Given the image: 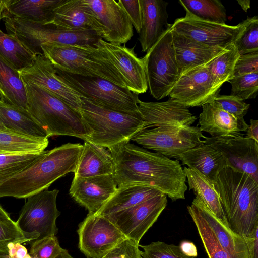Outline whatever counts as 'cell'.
I'll list each match as a JSON object with an SVG mask.
<instances>
[{
  "label": "cell",
  "instance_id": "obj_9",
  "mask_svg": "<svg viewBox=\"0 0 258 258\" xmlns=\"http://www.w3.org/2000/svg\"><path fill=\"white\" fill-rule=\"evenodd\" d=\"M151 95L160 100L168 96L180 77L172 42L171 24L142 58Z\"/></svg>",
  "mask_w": 258,
  "mask_h": 258
},
{
  "label": "cell",
  "instance_id": "obj_19",
  "mask_svg": "<svg viewBox=\"0 0 258 258\" xmlns=\"http://www.w3.org/2000/svg\"><path fill=\"white\" fill-rule=\"evenodd\" d=\"M102 28L101 38L114 44L128 42L133 36V25L126 13L114 0H83Z\"/></svg>",
  "mask_w": 258,
  "mask_h": 258
},
{
  "label": "cell",
  "instance_id": "obj_1",
  "mask_svg": "<svg viewBox=\"0 0 258 258\" xmlns=\"http://www.w3.org/2000/svg\"><path fill=\"white\" fill-rule=\"evenodd\" d=\"M108 150L114 159L113 175L118 186H152L173 202L185 199L186 178L179 160L149 151L130 142Z\"/></svg>",
  "mask_w": 258,
  "mask_h": 258
},
{
  "label": "cell",
  "instance_id": "obj_33",
  "mask_svg": "<svg viewBox=\"0 0 258 258\" xmlns=\"http://www.w3.org/2000/svg\"><path fill=\"white\" fill-rule=\"evenodd\" d=\"M183 169L189 190H192L196 197L199 198L219 219L227 223L214 183L195 170L186 167Z\"/></svg>",
  "mask_w": 258,
  "mask_h": 258
},
{
  "label": "cell",
  "instance_id": "obj_32",
  "mask_svg": "<svg viewBox=\"0 0 258 258\" xmlns=\"http://www.w3.org/2000/svg\"><path fill=\"white\" fill-rule=\"evenodd\" d=\"M0 121L9 130L34 137L48 138L45 131L27 110L11 105L1 100Z\"/></svg>",
  "mask_w": 258,
  "mask_h": 258
},
{
  "label": "cell",
  "instance_id": "obj_5",
  "mask_svg": "<svg viewBox=\"0 0 258 258\" xmlns=\"http://www.w3.org/2000/svg\"><path fill=\"white\" fill-rule=\"evenodd\" d=\"M79 111L90 135L85 141L110 149L129 142L144 128L142 116L107 109L81 98Z\"/></svg>",
  "mask_w": 258,
  "mask_h": 258
},
{
  "label": "cell",
  "instance_id": "obj_7",
  "mask_svg": "<svg viewBox=\"0 0 258 258\" xmlns=\"http://www.w3.org/2000/svg\"><path fill=\"white\" fill-rule=\"evenodd\" d=\"M3 21L8 33L14 35L35 55L42 54L40 47L43 45H94L101 38L91 30L69 31L13 17H7Z\"/></svg>",
  "mask_w": 258,
  "mask_h": 258
},
{
  "label": "cell",
  "instance_id": "obj_14",
  "mask_svg": "<svg viewBox=\"0 0 258 258\" xmlns=\"http://www.w3.org/2000/svg\"><path fill=\"white\" fill-rule=\"evenodd\" d=\"M167 197L163 193L132 207L103 216L112 222L126 238L139 243L166 208Z\"/></svg>",
  "mask_w": 258,
  "mask_h": 258
},
{
  "label": "cell",
  "instance_id": "obj_44",
  "mask_svg": "<svg viewBox=\"0 0 258 258\" xmlns=\"http://www.w3.org/2000/svg\"><path fill=\"white\" fill-rule=\"evenodd\" d=\"M62 250L54 235L34 240L29 253L33 258H56Z\"/></svg>",
  "mask_w": 258,
  "mask_h": 258
},
{
  "label": "cell",
  "instance_id": "obj_36",
  "mask_svg": "<svg viewBox=\"0 0 258 258\" xmlns=\"http://www.w3.org/2000/svg\"><path fill=\"white\" fill-rule=\"evenodd\" d=\"M187 209L209 258H231L222 247L214 232L195 205L191 203Z\"/></svg>",
  "mask_w": 258,
  "mask_h": 258
},
{
  "label": "cell",
  "instance_id": "obj_37",
  "mask_svg": "<svg viewBox=\"0 0 258 258\" xmlns=\"http://www.w3.org/2000/svg\"><path fill=\"white\" fill-rule=\"evenodd\" d=\"M240 55L234 43L206 64L214 79L215 85L219 88L233 77L235 64Z\"/></svg>",
  "mask_w": 258,
  "mask_h": 258
},
{
  "label": "cell",
  "instance_id": "obj_45",
  "mask_svg": "<svg viewBox=\"0 0 258 258\" xmlns=\"http://www.w3.org/2000/svg\"><path fill=\"white\" fill-rule=\"evenodd\" d=\"M222 109L232 115L237 119L244 120L250 106L244 100L231 95H218L213 100Z\"/></svg>",
  "mask_w": 258,
  "mask_h": 258
},
{
  "label": "cell",
  "instance_id": "obj_55",
  "mask_svg": "<svg viewBox=\"0 0 258 258\" xmlns=\"http://www.w3.org/2000/svg\"><path fill=\"white\" fill-rule=\"evenodd\" d=\"M11 220L9 214L0 205V222H5Z\"/></svg>",
  "mask_w": 258,
  "mask_h": 258
},
{
  "label": "cell",
  "instance_id": "obj_46",
  "mask_svg": "<svg viewBox=\"0 0 258 258\" xmlns=\"http://www.w3.org/2000/svg\"><path fill=\"white\" fill-rule=\"evenodd\" d=\"M139 247V243L125 238L109 250L102 258H142V251Z\"/></svg>",
  "mask_w": 258,
  "mask_h": 258
},
{
  "label": "cell",
  "instance_id": "obj_49",
  "mask_svg": "<svg viewBox=\"0 0 258 258\" xmlns=\"http://www.w3.org/2000/svg\"><path fill=\"white\" fill-rule=\"evenodd\" d=\"M242 237L246 244L249 258H258V227L250 235Z\"/></svg>",
  "mask_w": 258,
  "mask_h": 258
},
{
  "label": "cell",
  "instance_id": "obj_18",
  "mask_svg": "<svg viewBox=\"0 0 258 258\" xmlns=\"http://www.w3.org/2000/svg\"><path fill=\"white\" fill-rule=\"evenodd\" d=\"M117 69L126 87L133 93H145L148 88L142 58H139L134 47L107 42L102 38L94 45Z\"/></svg>",
  "mask_w": 258,
  "mask_h": 258
},
{
  "label": "cell",
  "instance_id": "obj_2",
  "mask_svg": "<svg viewBox=\"0 0 258 258\" xmlns=\"http://www.w3.org/2000/svg\"><path fill=\"white\" fill-rule=\"evenodd\" d=\"M83 145L68 143L47 150L36 161L0 184V198L26 199L47 189L59 178L74 173Z\"/></svg>",
  "mask_w": 258,
  "mask_h": 258
},
{
  "label": "cell",
  "instance_id": "obj_13",
  "mask_svg": "<svg viewBox=\"0 0 258 258\" xmlns=\"http://www.w3.org/2000/svg\"><path fill=\"white\" fill-rule=\"evenodd\" d=\"M184 17L176 19L171 30L205 45L226 47L234 43L245 27L244 21L235 26L200 19L185 11Z\"/></svg>",
  "mask_w": 258,
  "mask_h": 258
},
{
  "label": "cell",
  "instance_id": "obj_31",
  "mask_svg": "<svg viewBox=\"0 0 258 258\" xmlns=\"http://www.w3.org/2000/svg\"><path fill=\"white\" fill-rule=\"evenodd\" d=\"M0 100L27 110L28 99L24 82L18 71L0 58Z\"/></svg>",
  "mask_w": 258,
  "mask_h": 258
},
{
  "label": "cell",
  "instance_id": "obj_22",
  "mask_svg": "<svg viewBox=\"0 0 258 258\" xmlns=\"http://www.w3.org/2000/svg\"><path fill=\"white\" fill-rule=\"evenodd\" d=\"M45 25L72 31L91 30L100 36L102 32L98 21L83 0H62L54 10L51 21Z\"/></svg>",
  "mask_w": 258,
  "mask_h": 258
},
{
  "label": "cell",
  "instance_id": "obj_41",
  "mask_svg": "<svg viewBox=\"0 0 258 258\" xmlns=\"http://www.w3.org/2000/svg\"><path fill=\"white\" fill-rule=\"evenodd\" d=\"M245 27L234 42L239 55L258 52V17H248Z\"/></svg>",
  "mask_w": 258,
  "mask_h": 258
},
{
  "label": "cell",
  "instance_id": "obj_20",
  "mask_svg": "<svg viewBox=\"0 0 258 258\" xmlns=\"http://www.w3.org/2000/svg\"><path fill=\"white\" fill-rule=\"evenodd\" d=\"M138 106L144 121V129L190 126L197 119L188 108L170 98L160 102H143L139 100Z\"/></svg>",
  "mask_w": 258,
  "mask_h": 258
},
{
  "label": "cell",
  "instance_id": "obj_8",
  "mask_svg": "<svg viewBox=\"0 0 258 258\" xmlns=\"http://www.w3.org/2000/svg\"><path fill=\"white\" fill-rule=\"evenodd\" d=\"M57 74L80 96L107 109L127 114L140 113L138 94L99 77L67 73L56 69Z\"/></svg>",
  "mask_w": 258,
  "mask_h": 258
},
{
  "label": "cell",
  "instance_id": "obj_35",
  "mask_svg": "<svg viewBox=\"0 0 258 258\" xmlns=\"http://www.w3.org/2000/svg\"><path fill=\"white\" fill-rule=\"evenodd\" d=\"M35 55L14 35L0 29V58L19 71L33 62Z\"/></svg>",
  "mask_w": 258,
  "mask_h": 258
},
{
  "label": "cell",
  "instance_id": "obj_34",
  "mask_svg": "<svg viewBox=\"0 0 258 258\" xmlns=\"http://www.w3.org/2000/svg\"><path fill=\"white\" fill-rule=\"evenodd\" d=\"M48 144V138L32 137L9 130H0V153L41 152Z\"/></svg>",
  "mask_w": 258,
  "mask_h": 258
},
{
  "label": "cell",
  "instance_id": "obj_57",
  "mask_svg": "<svg viewBox=\"0 0 258 258\" xmlns=\"http://www.w3.org/2000/svg\"><path fill=\"white\" fill-rule=\"evenodd\" d=\"M7 129L5 126L3 124V123L0 121V130H6Z\"/></svg>",
  "mask_w": 258,
  "mask_h": 258
},
{
  "label": "cell",
  "instance_id": "obj_21",
  "mask_svg": "<svg viewBox=\"0 0 258 258\" xmlns=\"http://www.w3.org/2000/svg\"><path fill=\"white\" fill-rule=\"evenodd\" d=\"M118 187L114 175L87 178L74 177L69 190L74 200L88 210L97 213Z\"/></svg>",
  "mask_w": 258,
  "mask_h": 258
},
{
  "label": "cell",
  "instance_id": "obj_11",
  "mask_svg": "<svg viewBox=\"0 0 258 258\" xmlns=\"http://www.w3.org/2000/svg\"><path fill=\"white\" fill-rule=\"evenodd\" d=\"M202 132L197 126H167L141 130L131 140L169 158L178 159L183 152L203 143Z\"/></svg>",
  "mask_w": 258,
  "mask_h": 258
},
{
  "label": "cell",
  "instance_id": "obj_38",
  "mask_svg": "<svg viewBox=\"0 0 258 258\" xmlns=\"http://www.w3.org/2000/svg\"><path fill=\"white\" fill-rule=\"evenodd\" d=\"M179 3L196 17L208 22L226 24V9L219 0H180Z\"/></svg>",
  "mask_w": 258,
  "mask_h": 258
},
{
  "label": "cell",
  "instance_id": "obj_29",
  "mask_svg": "<svg viewBox=\"0 0 258 258\" xmlns=\"http://www.w3.org/2000/svg\"><path fill=\"white\" fill-rule=\"evenodd\" d=\"M163 194L152 186L128 185L118 186L113 195L97 212L102 216L113 214L132 207Z\"/></svg>",
  "mask_w": 258,
  "mask_h": 258
},
{
  "label": "cell",
  "instance_id": "obj_23",
  "mask_svg": "<svg viewBox=\"0 0 258 258\" xmlns=\"http://www.w3.org/2000/svg\"><path fill=\"white\" fill-rule=\"evenodd\" d=\"M172 35L180 76L190 69L208 64L229 45L226 47L208 46L172 30Z\"/></svg>",
  "mask_w": 258,
  "mask_h": 258
},
{
  "label": "cell",
  "instance_id": "obj_16",
  "mask_svg": "<svg viewBox=\"0 0 258 258\" xmlns=\"http://www.w3.org/2000/svg\"><path fill=\"white\" fill-rule=\"evenodd\" d=\"M203 142L219 151L227 167L248 174L258 183V143L244 137H205Z\"/></svg>",
  "mask_w": 258,
  "mask_h": 258
},
{
  "label": "cell",
  "instance_id": "obj_26",
  "mask_svg": "<svg viewBox=\"0 0 258 258\" xmlns=\"http://www.w3.org/2000/svg\"><path fill=\"white\" fill-rule=\"evenodd\" d=\"M208 223L220 244L231 258H249L246 242L242 236L233 231L227 223L219 219L196 197L192 203Z\"/></svg>",
  "mask_w": 258,
  "mask_h": 258
},
{
  "label": "cell",
  "instance_id": "obj_6",
  "mask_svg": "<svg viewBox=\"0 0 258 258\" xmlns=\"http://www.w3.org/2000/svg\"><path fill=\"white\" fill-rule=\"evenodd\" d=\"M40 49L43 55L59 71L80 76L99 77L126 87L116 67L94 45H43Z\"/></svg>",
  "mask_w": 258,
  "mask_h": 258
},
{
  "label": "cell",
  "instance_id": "obj_56",
  "mask_svg": "<svg viewBox=\"0 0 258 258\" xmlns=\"http://www.w3.org/2000/svg\"><path fill=\"white\" fill-rule=\"evenodd\" d=\"M237 2L243 10L247 12L250 8V1L249 0H238Z\"/></svg>",
  "mask_w": 258,
  "mask_h": 258
},
{
  "label": "cell",
  "instance_id": "obj_52",
  "mask_svg": "<svg viewBox=\"0 0 258 258\" xmlns=\"http://www.w3.org/2000/svg\"><path fill=\"white\" fill-rule=\"evenodd\" d=\"M246 138L254 140L258 143V120L251 119L250 125L246 130Z\"/></svg>",
  "mask_w": 258,
  "mask_h": 258
},
{
  "label": "cell",
  "instance_id": "obj_25",
  "mask_svg": "<svg viewBox=\"0 0 258 258\" xmlns=\"http://www.w3.org/2000/svg\"><path fill=\"white\" fill-rule=\"evenodd\" d=\"M142 28L139 40L142 52H147L160 38L169 24L166 10L168 3L163 0H139Z\"/></svg>",
  "mask_w": 258,
  "mask_h": 258
},
{
  "label": "cell",
  "instance_id": "obj_3",
  "mask_svg": "<svg viewBox=\"0 0 258 258\" xmlns=\"http://www.w3.org/2000/svg\"><path fill=\"white\" fill-rule=\"evenodd\" d=\"M214 184L229 227L241 236L250 235L258 227V183L226 167Z\"/></svg>",
  "mask_w": 258,
  "mask_h": 258
},
{
  "label": "cell",
  "instance_id": "obj_4",
  "mask_svg": "<svg viewBox=\"0 0 258 258\" xmlns=\"http://www.w3.org/2000/svg\"><path fill=\"white\" fill-rule=\"evenodd\" d=\"M27 110L48 138L69 136L85 140L90 133L79 112L46 90L25 84Z\"/></svg>",
  "mask_w": 258,
  "mask_h": 258
},
{
  "label": "cell",
  "instance_id": "obj_40",
  "mask_svg": "<svg viewBox=\"0 0 258 258\" xmlns=\"http://www.w3.org/2000/svg\"><path fill=\"white\" fill-rule=\"evenodd\" d=\"M231 95L245 100L255 98L258 91V73H251L233 77Z\"/></svg>",
  "mask_w": 258,
  "mask_h": 258
},
{
  "label": "cell",
  "instance_id": "obj_27",
  "mask_svg": "<svg viewBox=\"0 0 258 258\" xmlns=\"http://www.w3.org/2000/svg\"><path fill=\"white\" fill-rule=\"evenodd\" d=\"M114 171V161L110 151L84 141L74 177L87 178L113 175Z\"/></svg>",
  "mask_w": 258,
  "mask_h": 258
},
{
  "label": "cell",
  "instance_id": "obj_51",
  "mask_svg": "<svg viewBox=\"0 0 258 258\" xmlns=\"http://www.w3.org/2000/svg\"><path fill=\"white\" fill-rule=\"evenodd\" d=\"M179 246L185 254L194 257L198 255L197 248L192 242L183 241L180 243Z\"/></svg>",
  "mask_w": 258,
  "mask_h": 258
},
{
  "label": "cell",
  "instance_id": "obj_39",
  "mask_svg": "<svg viewBox=\"0 0 258 258\" xmlns=\"http://www.w3.org/2000/svg\"><path fill=\"white\" fill-rule=\"evenodd\" d=\"M44 151L20 154L0 153V184L30 165L41 157Z\"/></svg>",
  "mask_w": 258,
  "mask_h": 258
},
{
  "label": "cell",
  "instance_id": "obj_43",
  "mask_svg": "<svg viewBox=\"0 0 258 258\" xmlns=\"http://www.w3.org/2000/svg\"><path fill=\"white\" fill-rule=\"evenodd\" d=\"M32 240L34 239L22 232L16 222L12 219L0 222V253L7 254L8 245L11 243L22 244Z\"/></svg>",
  "mask_w": 258,
  "mask_h": 258
},
{
  "label": "cell",
  "instance_id": "obj_50",
  "mask_svg": "<svg viewBox=\"0 0 258 258\" xmlns=\"http://www.w3.org/2000/svg\"><path fill=\"white\" fill-rule=\"evenodd\" d=\"M7 254L10 258H31L26 248L20 243H11L8 247Z\"/></svg>",
  "mask_w": 258,
  "mask_h": 258
},
{
  "label": "cell",
  "instance_id": "obj_54",
  "mask_svg": "<svg viewBox=\"0 0 258 258\" xmlns=\"http://www.w3.org/2000/svg\"><path fill=\"white\" fill-rule=\"evenodd\" d=\"M0 258H10L8 254L4 253H0ZM33 258V257H31ZM56 258H74L68 252V250L63 249L61 252Z\"/></svg>",
  "mask_w": 258,
  "mask_h": 258
},
{
  "label": "cell",
  "instance_id": "obj_53",
  "mask_svg": "<svg viewBox=\"0 0 258 258\" xmlns=\"http://www.w3.org/2000/svg\"><path fill=\"white\" fill-rule=\"evenodd\" d=\"M9 0H0V21L7 16V7Z\"/></svg>",
  "mask_w": 258,
  "mask_h": 258
},
{
  "label": "cell",
  "instance_id": "obj_24",
  "mask_svg": "<svg viewBox=\"0 0 258 258\" xmlns=\"http://www.w3.org/2000/svg\"><path fill=\"white\" fill-rule=\"evenodd\" d=\"M202 111L197 125L202 132L211 137H243L241 131L246 132L249 125L222 109L212 101L202 106Z\"/></svg>",
  "mask_w": 258,
  "mask_h": 258
},
{
  "label": "cell",
  "instance_id": "obj_17",
  "mask_svg": "<svg viewBox=\"0 0 258 258\" xmlns=\"http://www.w3.org/2000/svg\"><path fill=\"white\" fill-rule=\"evenodd\" d=\"M219 91L205 64L181 74L168 96L189 108L212 102Z\"/></svg>",
  "mask_w": 258,
  "mask_h": 258
},
{
  "label": "cell",
  "instance_id": "obj_47",
  "mask_svg": "<svg viewBox=\"0 0 258 258\" xmlns=\"http://www.w3.org/2000/svg\"><path fill=\"white\" fill-rule=\"evenodd\" d=\"M258 73V52L240 55L235 66L233 77Z\"/></svg>",
  "mask_w": 258,
  "mask_h": 258
},
{
  "label": "cell",
  "instance_id": "obj_10",
  "mask_svg": "<svg viewBox=\"0 0 258 258\" xmlns=\"http://www.w3.org/2000/svg\"><path fill=\"white\" fill-rule=\"evenodd\" d=\"M57 189H45L27 198L16 225L24 234L34 240L56 235V221L60 212L56 206Z\"/></svg>",
  "mask_w": 258,
  "mask_h": 258
},
{
  "label": "cell",
  "instance_id": "obj_30",
  "mask_svg": "<svg viewBox=\"0 0 258 258\" xmlns=\"http://www.w3.org/2000/svg\"><path fill=\"white\" fill-rule=\"evenodd\" d=\"M62 1L9 0L6 17L46 24L52 19L54 10Z\"/></svg>",
  "mask_w": 258,
  "mask_h": 258
},
{
  "label": "cell",
  "instance_id": "obj_15",
  "mask_svg": "<svg viewBox=\"0 0 258 258\" xmlns=\"http://www.w3.org/2000/svg\"><path fill=\"white\" fill-rule=\"evenodd\" d=\"M19 72L25 84L46 90L79 112L82 105L80 96L57 74L43 54H36L32 63Z\"/></svg>",
  "mask_w": 258,
  "mask_h": 258
},
{
  "label": "cell",
  "instance_id": "obj_28",
  "mask_svg": "<svg viewBox=\"0 0 258 258\" xmlns=\"http://www.w3.org/2000/svg\"><path fill=\"white\" fill-rule=\"evenodd\" d=\"M178 160L188 168L204 175L213 183L220 172L227 167L222 154L203 142L182 153Z\"/></svg>",
  "mask_w": 258,
  "mask_h": 258
},
{
  "label": "cell",
  "instance_id": "obj_48",
  "mask_svg": "<svg viewBox=\"0 0 258 258\" xmlns=\"http://www.w3.org/2000/svg\"><path fill=\"white\" fill-rule=\"evenodd\" d=\"M128 15L133 26L135 28L137 33H139L142 28V11L139 0H119Z\"/></svg>",
  "mask_w": 258,
  "mask_h": 258
},
{
  "label": "cell",
  "instance_id": "obj_42",
  "mask_svg": "<svg viewBox=\"0 0 258 258\" xmlns=\"http://www.w3.org/2000/svg\"><path fill=\"white\" fill-rule=\"evenodd\" d=\"M143 249L142 258H195L185 254L179 246L168 244L164 242H153L146 245H140Z\"/></svg>",
  "mask_w": 258,
  "mask_h": 258
},
{
  "label": "cell",
  "instance_id": "obj_12",
  "mask_svg": "<svg viewBox=\"0 0 258 258\" xmlns=\"http://www.w3.org/2000/svg\"><path fill=\"white\" fill-rule=\"evenodd\" d=\"M78 247L87 258H102L125 238L120 230L105 216L88 213L77 230Z\"/></svg>",
  "mask_w": 258,
  "mask_h": 258
}]
</instances>
